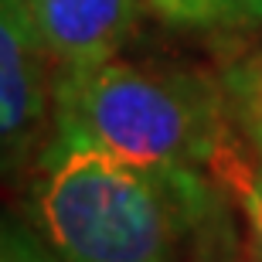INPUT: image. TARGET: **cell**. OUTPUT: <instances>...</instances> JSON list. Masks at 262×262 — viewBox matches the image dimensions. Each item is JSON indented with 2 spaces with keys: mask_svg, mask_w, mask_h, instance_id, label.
Segmentation results:
<instances>
[{
  "mask_svg": "<svg viewBox=\"0 0 262 262\" xmlns=\"http://www.w3.org/2000/svg\"><path fill=\"white\" fill-rule=\"evenodd\" d=\"M204 211L198 170L140 164L61 123L31 184V218L61 262H174Z\"/></svg>",
  "mask_w": 262,
  "mask_h": 262,
  "instance_id": "6da1fadb",
  "label": "cell"
},
{
  "mask_svg": "<svg viewBox=\"0 0 262 262\" xmlns=\"http://www.w3.org/2000/svg\"><path fill=\"white\" fill-rule=\"evenodd\" d=\"M150 7L181 28H211L235 14L238 0H146Z\"/></svg>",
  "mask_w": 262,
  "mask_h": 262,
  "instance_id": "8992f818",
  "label": "cell"
},
{
  "mask_svg": "<svg viewBox=\"0 0 262 262\" xmlns=\"http://www.w3.org/2000/svg\"><path fill=\"white\" fill-rule=\"evenodd\" d=\"M55 123L150 167L201 170L222 143V106L204 82L109 58L55 72Z\"/></svg>",
  "mask_w": 262,
  "mask_h": 262,
  "instance_id": "7a4b0ae2",
  "label": "cell"
},
{
  "mask_svg": "<svg viewBox=\"0 0 262 262\" xmlns=\"http://www.w3.org/2000/svg\"><path fill=\"white\" fill-rule=\"evenodd\" d=\"M0 262H61L45 242H34L31 235L0 222Z\"/></svg>",
  "mask_w": 262,
  "mask_h": 262,
  "instance_id": "52a82bcc",
  "label": "cell"
},
{
  "mask_svg": "<svg viewBox=\"0 0 262 262\" xmlns=\"http://www.w3.org/2000/svg\"><path fill=\"white\" fill-rule=\"evenodd\" d=\"M249 14H255V17H262V0H238Z\"/></svg>",
  "mask_w": 262,
  "mask_h": 262,
  "instance_id": "9c48e42d",
  "label": "cell"
},
{
  "mask_svg": "<svg viewBox=\"0 0 262 262\" xmlns=\"http://www.w3.org/2000/svg\"><path fill=\"white\" fill-rule=\"evenodd\" d=\"M249 109H252V136H255V150L262 157V72L252 75L249 82Z\"/></svg>",
  "mask_w": 262,
  "mask_h": 262,
  "instance_id": "ba28073f",
  "label": "cell"
},
{
  "mask_svg": "<svg viewBox=\"0 0 262 262\" xmlns=\"http://www.w3.org/2000/svg\"><path fill=\"white\" fill-rule=\"evenodd\" d=\"M208 170L214 174L218 184H225L235 194V201L245 214V225H249V242H252L255 262H262V157L252 164L249 154L225 133Z\"/></svg>",
  "mask_w": 262,
  "mask_h": 262,
  "instance_id": "5b68a950",
  "label": "cell"
},
{
  "mask_svg": "<svg viewBox=\"0 0 262 262\" xmlns=\"http://www.w3.org/2000/svg\"><path fill=\"white\" fill-rule=\"evenodd\" d=\"M48 61L28 0H0V170L28 160L55 109Z\"/></svg>",
  "mask_w": 262,
  "mask_h": 262,
  "instance_id": "3957f363",
  "label": "cell"
},
{
  "mask_svg": "<svg viewBox=\"0 0 262 262\" xmlns=\"http://www.w3.org/2000/svg\"><path fill=\"white\" fill-rule=\"evenodd\" d=\"M28 7L55 68L116 58L140 20V0H28Z\"/></svg>",
  "mask_w": 262,
  "mask_h": 262,
  "instance_id": "277c9868",
  "label": "cell"
}]
</instances>
